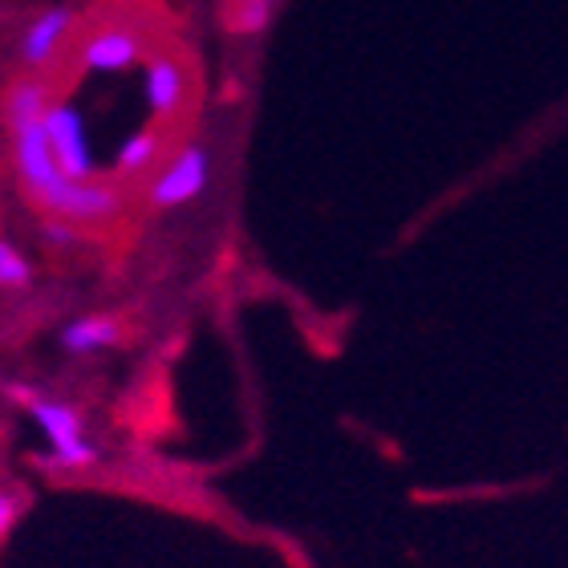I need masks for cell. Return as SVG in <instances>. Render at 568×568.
<instances>
[{
    "mask_svg": "<svg viewBox=\"0 0 568 568\" xmlns=\"http://www.w3.org/2000/svg\"><path fill=\"white\" fill-rule=\"evenodd\" d=\"M12 520H17V504H12V496L4 491V496H0V536H9Z\"/></svg>",
    "mask_w": 568,
    "mask_h": 568,
    "instance_id": "5bb4252c",
    "label": "cell"
},
{
    "mask_svg": "<svg viewBox=\"0 0 568 568\" xmlns=\"http://www.w3.org/2000/svg\"><path fill=\"white\" fill-rule=\"evenodd\" d=\"M0 284H4L9 293H21V288H29V261H24L21 248H17L12 240H4V244H0Z\"/></svg>",
    "mask_w": 568,
    "mask_h": 568,
    "instance_id": "7c38bea8",
    "label": "cell"
},
{
    "mask_svg": "<svg viewBox=\"0 0 568 568\" xmlns=\"http://www.w3.org/2000/svg\"><path fill=\"white\" fill-rule=\"evenodd\" d=\"M45 114H49L45 82H37V78H21V82L9 85V98H4V119H9V131L29 126V122H41Z\"/></svg>",
    "mask_w": 568,
    "mask_h": 568,
    "instance_id": "9c48e42d",
    "label": "cell"
},
{
    "mask_svg": "<svg viewBox=\"0 0 568 568\" xmlns=\"http://www.w3.org/2000/svg\"><path fill=\"white\" fill-rule=\"evenodd\" d=\"M70 29H73V9H65V4H53V9L37 12L33 21L24 24L21 41H17V58H21L29 70H41V65L53 61V53H58V45L65 41Z\"/></svg>",
    "mask_w": 568,
    "mask_h": 568,
    "instance_id": "5b68a950",
    "label": "cell"
},
{
    "mask_svg": "<svg viewBox=\"0 0 568 568\" xmlns=\"http://www.w3.org/2000/svg\"><path fill=\"white\" fill-rule=\"evenodd\" d=\"M154 154H159V139H154L151 131H139L119 146L114 166H119L122 175H134V171H142V166L154 163Z\"/></svg>",
    "mask_w": 568,
    "mask_h": 568,
    "instance_id": "8fae6325",
    "label": "cell"
},
{
    "mask_svg": "<svg viewBox=\"0 0 568 568\" xmlns=\"http://www.w3.org/2000/svg\"><path fill=\"white\" fill-rule=\"evenodd\" d=\"M41 240L53 244V248H73V244H78V227H73L70 220H45V224H41Z\"/></svg>",
    "mask_w": 568,
    "mask_h": 568,
    "instance_id": "4fadbf2b",
    "label": "cell"
},
{
    "mask_svg": "<svg viewBox=\"0 0 568 568\" xmlns=\"http://www.w3.org/2000/svg\"><path fill=\"white\" fill-rule=\"evenodd\" d=\"M276 4L281 0H236V9H232V33H240V37H256V33H264L268 24H273V17H276Z\"/></svg>",
    "mask_w": 568,
    "mask_h": 568,
    "instance_id": "30bf717a",
    "label": "cell"
},
{
    "mask_svg": "<svg viewBox=\"0 0 568 568\" xmlns=\"http://www.w3.org/2000/svg\"><path fill=\"white\" fill-rule=\"evenodd\" d=\"M142 94H146V106L166 119L183 106V70H179L171 58H151L146 61V78H142Z\"/></svg>",
    "mask_w": 568,
    "mask_h": 568,
    "instance_id": "ba28073f",
    "label": "cell"
},
{
    "mask_svg": "<svg viewBox=\"0 0 568 568\" xmlns=\"http://www.w3.org/2000/svg\"><path fill=\"white\" fill-rule=\"evenodd\" d=\"M119 337H122L119 321L106 317V313H90V317H73L70 325L58 333V345L73 357H90V354H98V349L119 345Z\"/></svg>",
    "mask_w": 568,
    "mask_h": 568,
    "instance_id": "52a82bcc",
    "label": "cell"
},
{
    "mask_svg": "<svg viewBox=\"0 0 568 568\" xmlns=\"http://www.w3.org/2000/svg\"><path fill=\"white\" fill-rule=\"evenodd\" d=\"M12 134V163H17V179H21L24 195L49 215H61L78 224V207H82V183H73L65 175V166L58 163V151L45 134V119L17 126Z\"/></svg>",
    "mask_w": 568,
    "mask_h": 568,
    "instance_id": "6da1fadb",
    "label": "cell"
},
{
    "mask_svg": "<svg viewBox=\"0 0 568 568\" xmlns=\"http://www.w3.org/2000/svg\"><path fill=\"white\" fill-rule=\"evenodd\" d=\"M24 415L33 418L49 438V467H90L98 463V447L85 438V418L82 410H73V406L58 403V398H29L24 403Z\"/></svg>",
    "mask_w": 568,
    "mask_h": 568,
    "instance_id": "7a4b0ae2",
    "label": "cell"
},
{
    "mask_svg": "<svg viewBox=\"0 0 568 568\" xmlns=\"http://www.w3.org/2000/svg\"><path fill=\"white\" fill-rule=\"evenodd\" d=\"M82 70L85 73H122L139 61V37L122 29H102L82 45Z\"/></svg>",
    "mask_w": 568,
    "mask_h": 568,
    "instance_id": "8992f818",
    "label": "cell"
},
{
    "mask_svg": "<svg viewBox=\"0 0 568 568\" xmlns=\"http://www.w3.org/2000/svg\"><path fill=\"white\" fill-rule=\"evenodd\" d=\"M45 134L58 151V163L65 166V175L73 183H90L94 179V154H90V139H85V122L70 102H53L45 114Z\"/></svg>",
    "mask_w": 568,
    "mask_h": 568,
    "instance_id": "3957f363",
    "label": "cell"
},
{
    "mask_svg": "<svg viewBox=\"0 0 568 568\" xmlns=\"http://www.w3.org/2000/svg\"><path fill=\"white\" fill-rule=\"evenodd\" d=\"M212 175V159L203 146H183V151L166 163V171L151 183V203L154 207H183V203L200 200Z\"/></svg>",
    "mask_w": 568,
    "mask_h": 568,
    "instance_id": "277c9868",
    "label": "cell"
}]
</instances>
